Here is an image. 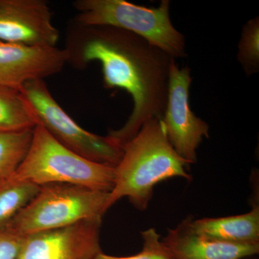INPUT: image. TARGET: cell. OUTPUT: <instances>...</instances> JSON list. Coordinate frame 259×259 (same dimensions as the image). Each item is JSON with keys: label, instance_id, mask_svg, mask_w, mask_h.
<instances>
[{"label": "cell", "instance_id": "6da1fadb", "mask_svg": "<svg viewBox=\"0 0 259 259\" xmlns=\"http://www.w3.org/2000/svg\"><path fill=\"white\" fill-rule=\"evenodd\" d=\"M64 49L67 64L83 69L90 63H100L105 88L125 90L132 97L134 109L127 122L107 136L114 144L122 148L148 121L162 119L173 58L127 30L85 26L74 20L68 28Z\"/></svg>", "mask_w": 259, "mask_h": 259}, {"label": "cell", "instance_id": "7a4b0ae2", "mask_svg": "<svg viewBox=\"0 0 259 259\" xmlns=\"http://www.w3.org/2000/svg\"><path fill=\"white\" fill-rule=\"evenodd\" d=\"M190 165L172 146L162 119L148 121L122 147L107 209L126 197L136 208L145 210L160 182L175 177L192 180L186 169Z\"/></svg>", "mask_w": 259, "mask_h": 259}, {"label": "cell", "instance_id": "3957f363", "mask_svg": "<svg viewBox=\"0 0 259 259\" xmlns=\"http://www.w3.org/2000/svg\"><path fill=\"white\" fill-rule=\"evenodd\" d=\"M115 167L80 156L37 125L32 130L28 152L11 177L39 187L68 184L110 192L115 180Z\"/></svg>", "mask_w": 259, "mask_h": 259}, {"label": "cell", "instance_id": "277c9868", "mask_svg": "<svg viewBox=\"0 0 259 259\" xmlns=\"http://www.w3.org/2000/svg\"><path fill=\"white\" fill-rule=\"evenodd\" d=\"M110 192L68 184L41 186L36 195L5 228L19 236L102 220Z\"/></svg>", "mask_w": 259, "mask_h": 259}, {"label": "cell", "instance_id": "5b68a950", "mask_svg": "<svg viewBox=\"0 0 259 259\" xmlns=\"http://www.w3.org/2000/svg\"><path fill=\"white\" fill-rule=\"evenodd\" d=\"M74 21L85 26L106 25L142 37L173 59L186 56L185 38L170 19V2L148 8L125 0H77Z\"/></svg>", "mask_w": 259, "mask_h": 259}, {"label": "cell", "instance_id": "8992f818", "mask_svg": "<svg viewBox=\"0 0 259 259\" xmlns=\"http://www.w3.org/2000/svg\"><path fill=\"white\" fill-rule=\"evenodd\" d=\"M34 112L37 125L71 151L91 161L115 166L122 148L107 136L89 132L75 122L52 96L44 79L28 81L20 89Z\"/></svg>", "mask_w": 259, "mask_h": 259}, {"label": "cell", "instance_id": "52a82bcc", "mask_svg": "<svg viewBox=\"0 0 259 259\" xmlns=\"http://www.w3.org/2000/svg\"><path fill=\"white\" fill-rule=\"evenodd\" d=\"M190 72L188 66L180 69L176 60L171 59L166 108L162 121L176 152L192 164L197 161V150L203 138H209V125L191 110Z\"/></svg>", "mask_w": 259, "mask_h": 259}, {"label": "cell", "instance_id": "ba28073f", "mask_svg": "<svg viewBox=\"0 0 259 259\" xmlns=\"http://www.w3.org/2000/svg\"><path fill=\"white\" fill-rule=\"evenodd\" d=\"M101 226L93 220L24 236L18 259H95L102 252Z\"/></svg>", "mask_w": 259, "mask_h": 259}, {"label": "cell", "instance_id": "9c48e42d", "mask_svg": "<svg viewBox=\"0 0 259 259\" xmlns=\"http://www.w3.org/2000/svg\"><path fill=\"white\" fill-rule=\"evenodd\" d=\"M59 32L44 0H0V40L30 47H56Z\"/></svg>", "mask_w": 259, "mask_h": 259}, {"label": "cell", "instance_id": "30bf717a", "mask_svg": "<svg viewBox=\"0 0 259 259\" xmlns=\"http://www.w3.org/2000/svg\"><path fill=\"white\" fill-rule=\"evenodd\" d=\"M67 62L64 49L0 40V85L20 90L28 81L61 72Z\"/></svg>", "mask_w": 259, "mask_h": 259}, {"label": "cell", "instance_id": "8fae6325", "mask_svg": "<svg viewBox=\"0 0 259 259\" xmlns=\"http://www.w3.org/2000/svg\"><path fill=\"white\" fill-rule=\"evenodd\" d=\"M190 218H186L175 228L168 229L162 241L175 259H242L257 255L259 243H224L197 235L190 226Z\"/></svg>", "mask_w": 259, "mask_h": 259}, {"label": "cell", "instance_id": "7c38bea8", "mask_svg": "<svg viewBox=\"0 0 259 259\" xmlns=\"http://www.w3.org/2000/svg\"><path fill=\"white\" fill-rule=\"evenodd\" d=\"M192 231L207 239L224 243H259V204L254 199L248 212L222 218H191Z\"/></svg>", "mask_w": 259, "mask_h": 259}, {"label": "cell", "instance_id": "4fadbf2b", "mask_svg": "<svg viewBox=\"0 0 259 259\" xmlns=\"http://www.w3.org/2000/svg\"><path fill=\"white\" fill-rule=\"evenodd\" d=\"M36 119L20 90L0 85V133L32 130Z\"/></svg>", "mask_w": 259, "mask_h": 259}, {"label": "cell", "instance_id": "5bb4252c", "mask_svg": "<svg viewBox=\"0 0 259 259\" xmlns=\"http://www.w3.org/2000/svg\"><path fill=\"white\" fill-rule=\"evenodd\" d=\"M39 189V186L15 180L11 176L0 179V230L30 202Z\"/></svg>", "mask_w": 259, "mask_h": 259}, {"label": "cell", "instance_id": "9a60e30c", "mask_svg": "<svg viewBox=\"0 0 259 259\" xmlns=\"http://www.w3.org/2000/svg\"><path fill=\"white\" fill-rule=\"evenodd\" d=\"M32 130L0 133V179L13 175L25 159L31 144Z\"/></svg>", "mask_w": 259, "mask_h": 259}, {"label": "cell", "instance_id": "2e32d148", "mask_svg": "<svg viewBox=\"0 0 259 259\" xmlns=\"http://www.w3.org/2000/svg\"><path fill=\"white\" fill-rule=\"evenodd\" d=\"M238 59L247 76L256 74L259 69V20H249L243 28L238 44Z\"/></svg>", "mask_w": 259, "mask_h": 259}, {"label": "cell", "instance_id": "e0dca14e", "mask_svg": "<svg viewBox=\"0 0 259 259\" xmlns=\"http://www.w3.org/2000/svg\"><path fill=\"white\" fill-rule=\"evenodd\" d=\"M141 234L144 241V246L142 250L137 254L114 256L101 252L95 259H175L155 228H149L141 232Z\"/></svg>", "mask_w": 259, "mask_h": 259}, {"label": "cell", "instance_id": "ac0fdd59", "mask_svg": "<svg viewBox=\"0 0 259 259\" xmlns=\"http://www.w3.org/2000/svg\"><path fill=\"white\" fill-rule=\"evenodd\" d=\"M23 241L24 236L7 228L0 230V259H18Z\"/></svg>", "mask_w": 259, "mask_h": 259}, {"label": "cell", "instance_id": "d6986e66", "mask_svg": "<svg viewBox=\"0 0 259 259\" xmlns=\"http://www.w3.org/2000/svg\"><path fill=\"white\" fill-rule=\"evenodd\" d=\"M242 259H258L256 255H251V256H247Z\"/></svg>", "mask_w": 259, "mask_h": 259}]
</instances>
